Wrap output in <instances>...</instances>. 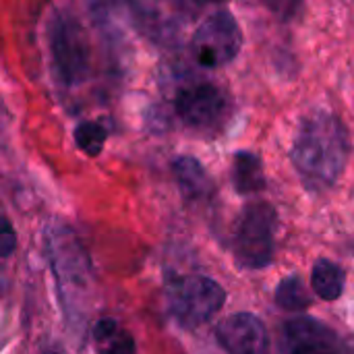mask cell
I'll use <instances>...</instances> for the list:
<instances>
[{
  "mask_svg": "<svg viewBox=\"0 0 354 354\" xmlns=\"http://www.w3.org/2000/svg\"><path fill=\"white\" fill-rule=\"evenodd\" d=\"M216 340L228 354H268L270 336L266 324L253 313H234L216 328Z\"/></svg>",
  "mask_w": 354,
  "mask_h": 354,
  "instance_id": "7",
  "label": "cell"
},
{
  "mask_svg": "<svg viewBox=\"0 0 354 354\" xmlns=\"http://www.w3.org/2000/svg\"><path fill=\"white\" fill-rule=\"evenodd\" d=\"M176 114L180 120L201 133L220 131L230 118V97L228 93L209 81H199L185 85L174 100Z\"/></svg>",
  "mask_w": 354,
  "mask_h": 354,
  "instance_id": "6",
  "label": "cell"
},
{
  "mask_svg": "<svg viewBox=\"0 0 354 354\" xmlns=\"http://www.w3.org/2000/svg\"><path fill=\"white\" fill-rule=\"evenodd\" d=\"M17 247V234L8 218H2V234H0V255L6 259Z\"/></svg>",
  "mask_w": 354,
  "mask_h": 354,
  "instance_id": "15",
  "label": "cell"
},
{
  "mask_svg": "<svg viewBox=\"0 0 354 354\" xmlns=\"http://www.w3.org/2000/svg\"><path fill=\"white\" fill-rule=\"evenodd\" d=\"M346 272L330 259H317L311 272V286L322 301H338L344 292Z\"/></svg>",
  "mask_w": 354,
  "mask_h": 354,
  "instance_id": "11",
  "label": "cell"
},
{
  "mask_svg": "<svg viewBox=\"0 0 354 354\" xmlns=\"http://www.w3.org/2000/svg\"><path fill=\"white\" fill-rule=\"evenodd\" d=\"M243 48V29L236 17L220 8L207 15L191 37V54L205 68H220L232 62Z\"/></svg>",
  "mask_w": 354,
  "mask_h": 354,
  "instance_id": "5",
  "label": "cell"
},
{
  "mask_svg": "<svg viewBox=\"0 0 354 354\" xmlns=\"http://www.w3.org/2000/svg\"><path fill=\"white\" fill-rule=\"evenodd\" d=\"M276 228L278 214L270 203L257 201L245 207L232 241V253L236 263L245 270L268 268L274 259Z\"/></svg>",
  "mask_w": 354,
  "mask_h": 354,
  "instance_id": "3",
  "label": "cell"
},
{
  "mask_svg": "<svg viewBox=\"0 0 354 354\" xmlns=\"http://www.w3.org/2000/svg\"><path fill=\"white\" fill-rule=\"evenodd\" d=\"M93 342L97 344V354H135L133 336L120 330L114 319H100L95 324Z\"/></svg>",
  "mask_w": 354,
  "mask_h": 354,
  "instance_id": "12",
  "label": "cell"
},
{
  "mask_svg": "<svg viewBox=\"0 0 354 354\" xmlns=\"http://www.w3.org/2000/svg\"><path fill=\"white\" fill-rule=\"evenodd\" d=\"M284 348L286 354H338V338L326 324L299 317L284 326Z\"/></svg>",
  "mask_w": 354,
  "mask_h": 354,
  "instance_id": "8",
  "label": "cell"
},
{
  "mask_svg": "<svg viewBox=\"0 0 354 354\" xmlns=\"http://www.w3.org/2000/svg\"><path fill=\"white\" fill-rule=\"evenodd\" d=\"M351 156V135L346 124L328 110L307 114L295 135L292 164L311 189L332 187L344 172Z\"/></svg>",
  "mask_w": 354,
  "mask_h": 354,
  "instance_id": "1",
  "label": "cell"
},
{
  "mask_svg": "<svg viewBox=\"0 0 354 354\" xmlns=\"http://www.w3.org/2000/svg\"><path fill=\"white\" fill-rule=\"evenodd\" d=\"M276 305L284 311H290V313L305 311L311 305V297H309L301 276H288L278 284Z\"/></svg>",
  "mask_w": 354,
  "mask_h": 354,
  "instance_id": "13",
  "label": "cell"
},
{
  "mask_svg": "<svg viewBox=\"0 0 354 354\" xmlns=\"http://www.w3.org/2000/svg\"><path fill=\"white\" fill-rule=\"evenodd\" d=\"M44 354H58V353H54V351H46Z\"/></svg>",
  "mask_w": 354,
  "mask_h": 354,
  "instance_id": "16",
  "label": "cell"
},
{
  "mask_svg": "<svg viewBox=\"0 0 354 354\" xmlns=\"http://www.w3.org/2000/svg\"><path fill=\"white\" fill-rule=\"evenodd\" d=\"M75 143L87 156H100L106 143V129L95 120H83L75 127Z\"/></svg>",
  "mask_w": 354,
  "mask_h": 354,
  "instance_id": "14",
  "label": "cell"
},
{
  "mask_svg": "<svg viewBox=\"0 0 354 354\" xmlns=\"http://www.w3.org/2000/svg\"><path fill=\"white\" fill-rule=\"evenodd\" d=\"M232 185L239 195H255L266 189V172L259 156L236 151L232 160Z\"/></svg>",
  "mask_w": 354,
  "mask_h": 354,
  "instance_id": "10",
  "label": "cell"
},
{
  "mask_svg": "<svg viewBox=\"0 0 354 354\" xmlns=\"http://www.w3.org/2000/svg\"><path fill=\"white\" fill-rule=\"evenodd\" d=\"M168 311L185 330L207 324L226 303V290L214 278L191 274L170 278L166 286Z\"/></svg>",
  "mask_w": 354,
  "mask_h": 354,
  "instance_id": "2",
  "label": "cell"
},
{
  "mask_svg": "<svg viewBox=\"0 0 354 354\" xmlns=\"http://www.w3.org/2000/svg\"><path fill=\"white\" fill-rule=\"evenodd\" d=\"M172 172L176 176L178 189L189 201H199L205 199L212 191V180L209 174L205 172L203 164L191 156H180L172 164Z\"/></svg>",
  "mask_w": 354,
  "mask_h": 354,
  "instance_id": "9",
  "label": "cell"
},
{
  "mask_svg": "<svg viewBox=\"0 0 354 354\" xmlns=\"http://www.w3.org/2000/svg\"><path fill=\"white\" fill-rule=\"evenodd\" d=\"M50 58L64 85H81L91 71V50L83 25L73 15H56L48 27Z\"/></svg>",
  "mask_w": 354,
  "mask_h": 354,
  "instance_id": "4",
  "label": "cell"
}]
</instances>
